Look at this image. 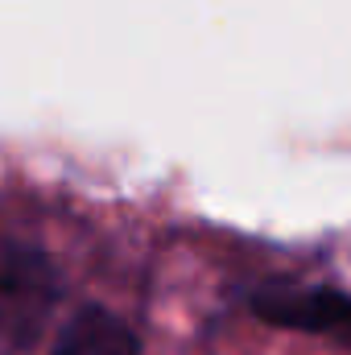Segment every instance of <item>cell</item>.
Segmentation results:
<instances>
[{"label":"cell","mask_w":351,"mask_h":355,"mask_svg":"<svg viewBox=\"0 0 351 355\" xmlns=\"http://www.w3.org/2000/svg\"><path fill=\"white\" fill-rule=\"evenodd\" d=\"M54 302H58L54 265L25 244H4L0 248V335L25 347L42 331Z\"/></svg>","instance_id":"obj_1"},{"label":"cell","mask_w":351,"mask_h":355,"mask_svg":"<svg viewBox=\"0 0 351 355\" xmlns=\"http://www.w3.org/2000/svg\"><path fill=\"white\" fill-rule=\"evenodd\" d=\"M257 314L277 322V327H293L306 335H323L351 347V297L335 289H268L257 293Z\"/></svg>","instance_id":"obj_2"},{"label":"cell","mask_w":351,"mask_h":355,"mask_svg":"<svg viewBox=\"0 0 351 355\" xmlns=\"http://www.w3.org/2000/svg\"><path fill=\"white\" fill-rule=\"evenodd\" d=\"M54 355H141V347H137V335L112 310L87 306L62 327Z\"/></svg>","instance_id":"obj_3"}]
</instances>
